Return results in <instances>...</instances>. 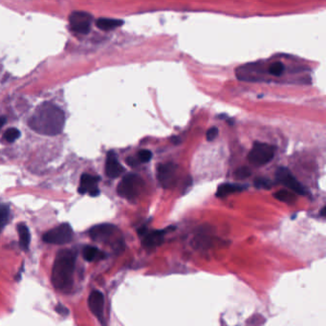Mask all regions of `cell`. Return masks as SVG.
I'll return each instance as SVG.
<instances>
[{"instance_id":"484cf974","label":"cell","mask_w":326,"mask_h":326,"mask_svg":"<svg viewBox=\"0 0 326 326\" xmlns=\"http://www.w3.org/2000/svg\"><path fill=\"white\" fill-rule=\"evenodd\" d=\"M56 311H57L58 313L61 314L62 316H67V315L69 314V310H68L66 307H64L62 304H58V305L56 306Z\"/></svg>"},{"instance_id":"ffe728a7","label":"cell","mask_w":326,"mask_h":326,"mask_svg":"<svg viewBox=\"0 0 326 326\" xmlns=\"http://www.w3.org/2000/svg\"><path fill=\"white\" fill-rule=\"evenodd\" d=\"M20 135H21V133H20V131L18 129L12 127V128L7 129L4 132L3 138H4L5 141H7L8 143H13V142H15L17 139L20 137Z\"/></svg>"},{"instance_id":"f546056e","label":"cell","mask_w":326,"mask_h":326,"mask_svg":"<svg viewBox=\"0 0 326 326\" xmlns=\"http://www.w3.org/2000/svg\"><path fill=\"white\" fill-rule=\"evenodd\" d=\"M326 213V207H325V208H323V210H322V215H323V216H325V215H326V213Z\"/></svg>"},{"instance_id":"d4e9b609","label":"cell","mask_w":326,"mask_h":326,"mask_svg":"<svg viewBox=\"0 0 326 326\" xmlns=\"http://www.w3.org/2000/svg\"><path fill=\"white\" fill-rule=\"evenodd\" d=\"M218 132H219V130H218V128H217V127H215V126H213V127H212V128H210V129L207 131V134H206L207 141H209V142L213 141L214 139L217 137V135H218Z\"/></svg>"},{"instance_id":"3957f363","label":"cell","mask_w":326,"mask_h":326,"mask_svg":"<svg viewBox=\"0 0 326 326\" xmlns=\"http://www.w3.org/2000/svg\"><path fill=\"white\" fill-rule=\"evenodd\" d=\"M143 186V180L140 176L134 173H129L123 178L120 182L117 191L118 194L127 200H135L140 193Z\"/></svg>"},{"instance_id":"5bb4252c","label":"cell","mask_w":326,"mask_h":326,"mask_svg":"<svg viewBox=\"0 0 326 326\" xmlns=\"http://www.w3.org/2000/svg\"><path fill=\"white\" fill-rule=\"evenodd\" d=\"M17 233L19 237V245L23 251H27L31 242V235L28 227L24 223H19L17 226Z\"/></svg>"},{"instance_id":"6da1fadb","label":"cell","mask_w":326,"mask_h":326,"mask_svg":"<svg viewBox=\"0 0 326 326\" xmlns=\"http://www.w3.org/2000/svg\"><path fill=\"white\" fill-rule=\"evenodd\" d=\"M64 123L63 110L51 102H44L32 115L29 126L41 135L56 136L63 132Z\"/></svg>"},{"instance_id":"e0dca14e","label":"cell","mask_w":326,"mask_h":326,"mask_svg":"<svg viewBox=\"0 0 326 326\" xmlns=\"http://www.w3.org/2000/svg\"><path fill=\"white\" fill-rule=\"evenodd\" d=\"M82 255L83 258L88 261V262H92L95 261L97 259H100V257L103 255L98 248L93 247V246H85L83 251H82Z\"/></svg>"},{"instance_id":"603a6c76","label":"cell","mask_w":326,"mask_h":326,"mask_svg":"<svg viewBox=\"0 0 326 326\" xmlns=\"http://www.w3.org/2000/svg\"><path fill=\"white\" fill-rule=\"evenodd\" d=\"M254 186L256 188L270 189L272 187V183L269 179H266V178H256L254 180Z\"/></svg>"},{"instance_id":"cb8c5ba5","label":"cell","mask_w":326,"mask_h":326,"mask_svg":"<svg viewBox=\"0 0 326 326\" xmlns=\"http://www.w3.org/2000/svg\"><path fill=\"white\" fill-rule=\"evenodd\" d=\"M152 158V152L149 150H142L139 151L138 161L142 163H148Z\"/></svg>"},{"instance_id":"52a82bcc","label":"cell","mask_w":326,"mask_h":326,"mask_svg":"<svg viewBox=\"0 0 326 326\" xmlns=\"http://www.w3.org/2000/svg\"><path fill=\"white\" fill-rule=\"evenodd\" d=\"M71 30L81 35H86L90 31L92 15L85 12L76 11L69 16Z\"/></svg>"},{"instance_id":"277c9868","label":"cell","mask_w":326,"mask_h":326,"mask_svg":"<svg viewBox=\"0 0 326 326\" xmlns=\"http://www.w3.org/2000/svg\"><path fill=\"white\" fill-rule=\"evenodd\" d=\"M275 151V147L269 144L255 142L248 155V160L253 166H262L274 158Z\"/></svg>"},{"instance_id":"83f0119b","label":"cell","mask_w":326,"mask_h":326,"mask_svg":"<svg viewBox=\"0 0 326 326\" xmlns=\"http://www.w3.org/2000/svg\"><path fill=\"white\" fill-rule=\"evenodd\" d=\"M6 122H7V119H6V117H3V116H1V117H0V128H2V127H3V126L6 124Z\"/></svg>"},{"instance_id":"ac0fdd59","label":"cell","mask_w":326,"mask_h":326,"mask_svg":"<svg viewBox=\"0 0 326 326\" xmlns=\"http://www.w3.org/2000/svg\"><path fill=\"white\" fill-rule=\"evenodd\" d=\"M274 197L278 201L285 203H294L296 201V194L288 190H278L274 194Z\"/></svg>"},{"instance_id":"2e32d148","label":"cell","mask_w":326,"mask_h":326,"mask_svg":"<svg viewBox=\"0 0 326 326\" xmlns=\"http://www.w3.org/2000/svg\"><path fill=\"white\" fill-rule=\"evenodd\" d=\"M243 187L240 185H234V184H223L221 186H219L217 188L216 191V196L220 197V198H224L228 195L235 193V192H239L243 190Z\"/></svg>"},{"instance_id":"44dd1931","label":"cell","mask_w":326,"mask_h":326,"mask_svg":"<svg viewBox=\"0 0 326 326\" xmlns=\"http://www.w3.org/2000/svg\"><path fill=\"white\" fill-rule=\"evenodd\" d=\"M285 70V66L284 64L280 62H277V63H273L270 68H269V73L271 75L276 76V77H279V76L282 75L283 72Z\"/></svg>"},{"instance_id":"ba28073f","label":"cell","mask_w":326,"mask_h":326,"mask_svg":"<svg viewBox=\"0 0 326 326\" xmlns=\"http://www.w3.org/2000/svg\"><path fill=\"white\" fill-rule=\"evenodd\" d=\"M118 229L112 224H100L92 227L88 234L89 237L97 242L108 243L117 235Z\"/></svg>"},{"instance_id":"8fae6325","label":"cell","mask_w":326,"mask_h":326,"mask_svg":"<svg viewBox=\"0 0 326 326\" xmlns=\"http://www.w3.org/2000/svg\"><path fill=\"white\" fill-rule=\"evenodd\" d=\"M99 176L90 175V174H82L81 178V183L79 187V192L81 194L88 193L90 196L96 197L100 195V189L98 187V183L100 182Z\"/></svg>"},{"instance_id":"8992f818","label":"cell","mask_w":326,"mask_h":326,"mask_svg":"<svg viewBox=\"0 0 326 326\" xmlns=\"http://www.w3.org/2000/svg\"><path fill=\"white\" fill-rule=\"evenodd\" d=\"M276 178L280 184L291 189L295 194L297 193L300 195H304L306 193V189L302 187L301 183L295 178V176L292 174L287 167H278L276 172Z\"/></svg>"},{"instance_id":"d6986e66","label":"cell","mask_w":326,"mask_h":326,"mask_svg":"<svg viewBox=\"0 0 326 326\" xmlns=\"http://www.w3.org/2000/svg\"><path fill=\"white\" fill-rule=\"evenodd\" d=\"M10 219V208L6 204H0V231L7 225Z\"/></svg>"},{"instance_id":"30bf717a","label":"cell","mask_w":326,"mask_h":326,"mask_svg":"<svg viewBox=\"0 0 326 326\" xmlns=\"http://www.w3.org/2000/svg\"><path fill=\"white\" fill-rule=\"evenodd\" d=\"M177 165L172 163H161L157 166V178L163 188H170L173 185Z\"/></svg>"},{"instance_id":"9a60e30c","label":"cell","mask_w":326,"mask_h":326,"mask_svg":"<svg viewBox=\"0 0 326 326\" xmlns=\"http://www.w3.org/2000/svg\"><path fill=\"white\" fill-rule=\"evenodd\" d=\"M124 24L123 20L113 19V18H99L96 21L97 27L103 31H110Z\"/></svg>"},{"instance_id":"7a4b0ae2","label":"cell","mask_w":326,"mask_h":326,"mask_svg":"<svg viewBox=\"0 0 326 326\" xmlns=\"http://www.w3.org/2000/svg\"><path fill=\"white\" fill-rule=\"evenodd\" d=\"M77 254L71 250H62L57 253L52 270V283L60 291H69L73 286Z\"/></svg>"},{"instance_id":"f1b7e54d","label":"cell","mask_w":326,"mask_h":326,"mask_svg":"<svg viewBox=\"0 0 326 326\" xmlns=\"http://www.w3.org/2000/svg\"><path fill=\"white\" fill-rule=\"evenodd\" d=\"M176 138H177V137H171V141H172L175 145H177V144L180 143V141H179V140H176Z\"/></svg>"},{"instance_id":"5b68a950","label":"cell","mask_w":326,"mask_h":326,"mask_svg":"<svg viewBox=\"0 0 326 326\" xmlns=\"http://www.w3.org/2000/svg\"><path fill=\"white\" fill-rule=\"evenodd\" d=\"M73 239V230L68 223H63L46 232L43 236V241L45 243L63 245L69 243Z\"/></svg>"},{"instance_id":"7402d4cb","label":"cell","mask_w":326,"mask_h":326,"mask_svg":"<svg viewBox=\"0 0 326 326\" xmlns=\"http://www.w3.org/2000/svg\"><path fill=\"white\" fill-rule=\"evenodd\" d=\"M251 172L249 167L247 166H243V167H239V169L235 172V176L237 179L239 180H244L247 179L251 176Z\"/></svg>"},{"instance_id":"4316f807","label":"cell","mask_w":326,"mask_h":326,"mask_svg":"<svg viewBox=\"0 0 326 326\" xmlns=\"http://www.w3.org/2000/svg\"><path fill=\"white\" fill-rule=\"evenodd\" d=\"M138 162V160L136 158H134V157H128L126 159V163L128 165H130V166H137L139 163Z\"/></svg>"},{"instance_id":"7c38bea8","label":"cell","mask_w":326,"mask_h":326,"mask_svg":"<svg viewBox=\"0 0 326 326\" xmlns=\"http://www.w3.org/2000/svg\"><path fill=\"white\" fill-rule=\"evenodd\" d=\"M89 309L100 322L103 321V307L104 297L100 291H93L88 298Z\"/></svg>"},{"instance_id":"4fadbf2b","label":"cell","mask_w":326,"mask_h":326,"mask_svg":"<svg viewBox=\"0 0 326 326\" xmlns=\"http://www.w3.org/2000/svg\"><path fill=\"white\" fill-rule=\"evenodd\" d=\"M125 172V167L118 161L117 155L114 151H109L106 156L105 174L109 178H118Z\"/></svg>"},{"instance_id":"9c48e42d","label":"cell","mask_w":326,"mask_h":326,"mask_svg":"<svg viewBox=\"0 0 326 326\" xmlns=\"http://www.w3.org/2000/svg\"><path fill=\"white\" fill-rule=\"evenodd\" d=\"M139 236L142 238V244L147 249H154L163 243L165 231L155 230L148 232L147 228L143 227L138 231Z\"/></svg>"}]
</instances>
